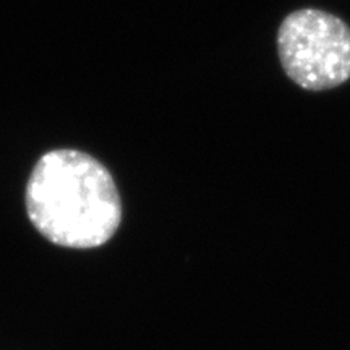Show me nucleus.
Masks as SVG:
<instances>
[{
    "instance_id": "obj_2",
    "label": "nucleus",
    "mask_w": 350,
    "mask_h": 350,
    "mask_svg": "<svg viewBox=\"0 0 350 350\" xmlns=\"http://www.w3.org/2000/svg\"><path fill=\"white\" fill-rule=\"evenodd\" d=\"M284 73L306 91H327L350 80V26L318 8L288 13L278 31Z\"/></svg>"
},
{
    "instance_id": "obj_1",
    "label": "nucleus",
    "mask_w": 350,
    "mask_h": 350,
    "mask_svg": "<svg viewBox=\"0 0 350 350\" xmlns=\"http://www.w3.org/2000/svg\"><path fill=\"white\" fill-rule=\"evenodd\" d=\"M26 209L39 234L67 248L100 247L112 239L122 219L111 172L77 150L41 156L26 185Z\"/></svg>"
}]
</instances>
